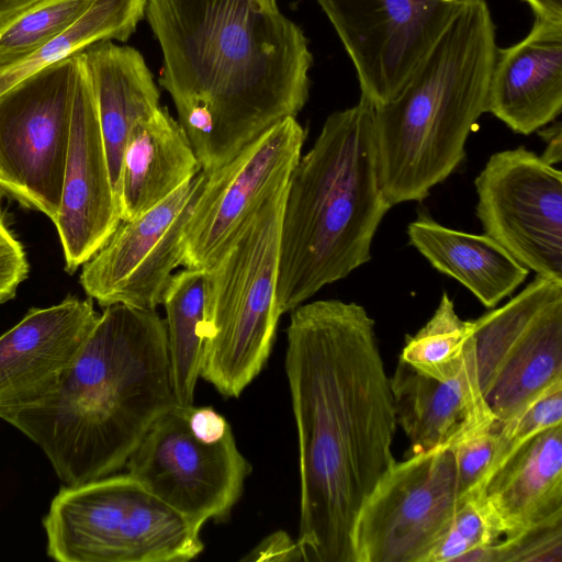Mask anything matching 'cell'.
Here are the masks:
<instances>
[{
  "mask_svg": "<svg viewBox=\"0 0 562 562\" xmlns=\"http://www.w3.org/2000/svg\"><path fill=\"white\" fill-rule=\"evenodd\" d=\"M471 329L472 322L460 318L452 300L443 293L425 326L406 337L398 359L424 374L452 378L465 362Z\"/></svg>",
  "mask_w": 562,
  "mask_h": 562,
  "instance_id": "cell-26",
  "label": "cell"
},
{
  "mask_svg": "<svg viewBox=\"0 0 562 562\" xmlns=\"http://www.w3.org/2000/svg\"><path fill=\"white\" fill-rule=\"evenodd\" d=\"M89 71V70H88ZM121 217L90 74L78 91L61 203L55 225L74 273L109 240Z\"/></svg>",
  "mask_w": 562,
  "mask_h": 562,
  "instance_id": "cell-16",
  "label": "cell"
},
{
  "mask_svg": "<svg viewBox=\"0 0 562 562\" xmlns=\"http://www.w3.org/2000/svg\"><path fill=\"white\" fill-rule=\"evenodd\" d=\"M243 561H304L301 548L286 532L277 531L266 537Z\"/></svg>",
  "mask_w": 562,
  "mask_h": 562,
  "instance_id": "cell-33",
  "label": "cell"
},
{
  "mask_svg": "<svg viewBox=\"0 0 562 562\" xmlns=\"http://www.w3.org/2000/svg\"><path fill=\"white\" fill-rule=\"evenodd\" d=\"M533 10L536 18L562 23V0H525Z\"/></svg>",
  "mask_w": 562,
  "mask_h": 562,
  "instance_id": "cell-35",
  "label": "cell"
},
{
  "mask_svg": "<svg viewBox=\"0 0 562 562\" xmlns=\"http://www.w3.org/2000/svg\"><path fill=\"white\" fill-rule=\"evenodd\" d=\"M176 405L165 319L156 310L113 304L57 383L0 418L42 449L60 481L77 485L125 467Z\"/></svg>",
  "mask_w": 562,
  "mask_h": 562,
  "instance_id": "cell-3",
  "label": "cell"
},
{
  "mask_svg": "<svg viewBox=\"0 0 562 562\" xmlns=\"http://www.w3.org/2000/svg\"><path fill=\"white\" fill-rule=\"evenodd\" d=\"M93 0H46L0 30V72L71 26Z\"/></svg>",
  "mask_w": 562,
  "mask_h": 562,
  "instance_id": "cell-27",
  "label": "cell"
},
{
  "mask_svg": "<svg viewBox=\"0 0 562 562\" xmlns=\"http://www.w3.org/2000/svg\"><path fill=\"white\" fill-rule=\"evenodd\" d=\"M465 498L452 448L396 460L357 514L353 562H427Z\"/></svg>",
  "mask_w": 562,
  "mask_h": 562,
  "instance_id": "cell-10",
  "label": "cell"
},
{
  "mask_svg": "<svg viewBox=\"0 0 562 562\" xmlns=\"http://www.w3.org/2000/svg\"><path fill=\"white\" fill-rule=\"evenodd\" d=\"M390 380L397 425L409 441L407 457L452 448L495 423L480 390L472 337L457 375L437 379L398 359Z\"/></svg>",
  "mask_w": 562,
  "mask_h": 562,
  "instance_id": "cell-18",
  "label": "cell"
},
{
  "mask_svg": "<svg viewBox=\"0 0 562 562\" xmlns=\"http://www.w3.org/2000/svg\"><path fill=\"white\" fill-rule=\"evenodd\" d=\"M91 77L111 181L117 194L127 135L139 120L160 105V92L142 54L111 40L82 50ZM117 199V198H116Z\"/></svg>",
  "mask_w": 562,
  "mask_h": 562,
  "instance_id": "cell-22",
  "label": "cell"
},
{
  "mask_svg": "<svg viewBox=\"0 0 562 562\" xmlns=\"http://www.w3.org/2000/svg\"><path fill=\"white\" fill-rule=\"evenodd\" d=\"M305 136L296 119L288 117L207 173L184 227L183 267L207 270L218 260L265 199L289 181Z\"/></svg>",
  "mask_w": 562,
  "mask_h": 562,
  "instance_id": "cell-14",
  "label": "cell"
},
{
  "mask_svg": "<svg viewBox=\"0 0 562 562\" xmlns=\"http://www.w3.org/2000/svg\"><path fill=\"white\" fill-rule=\"evenodd\" d=\"M560 425H562V383H557L529 402L512 418L497 424V450L492 472L519 445L548 428Z\"/></svg>",
  "mask_w": 562,
  "mask_h": 562,
  "instance_id": "cell-30",
  "label": "cell"
},
{
  "mask_svg": "<svg viewBox=\"0 0 562 562\" xmlns=\"http://www.w3.org/2000/svg\"><path fill=\"white\" fill-rule=\"evenodd\" d=\"M285 373L300 468L305 562H353L357 514L394 464L397 420L373 318L340 300L290 312Z\"/></svg>",
  "mask_w": 562,
  "mask_h": 562,
  "instance_id": "cell-1",
  "label": "cell"
},
{
  "mask_svg": "<svg viewBox=\"0 0 562 562\" xmlns=\"http://www.w3.org/2000/svg\"><path fill=\"white\" fill-rule=\"evenodd\" d=\"M562 110V23L536 18L528 35L497 49L485 112L528 135Z\"/></svg>",
  "mask_w": 562,
  "mask_h": 562,
  "instance_id": "cell-19",
  "label": "cell"
},
{
  "mask_svg": "<svg viewBox=\"0 0 562 562\" xmlns=\"http://www.w3.org/2000/svg\"><path fill=\"white\" fill-rule=\"evenodd\" d=\"M497 423L483 427L452 447L463 497L477 495L492 472L497 450Z\"/></svg>",
  "mask_w": 562,
  "mask_h": 562,
  "instance_id": "cell-31",
  "label": "cell"
},
{
  "mask_svg": "<svg viewBox=\"0 0 562 562\" xmlns=\"http://www.w3.org/2000/svg\"><path fill=\"white\" fill-rule=\"evenodd\" d=\"M147 0H93L66 31L0 72V95L31 75L104 40L126 42L145 16Z\"/></svg>",
  "mask_w": 562,
  "mask_h": 562,
  "instance_id": "cell-25",
  "label": "cell"
},
{
  "mask_svg": "<svg viewBox=\"0 0 562 562\" xmlns=\"http://www.w3.org/2000/svg\"><path fill=\"white\" fill-rule=\"evenodd\" d=\"M43 526L58 562H186L204 548L202 526L128 473L63 486Z\"/></svg>",
  "mask_w": 562,
  "mask_h": 562,
  "instance_id": "cell-7",
  "label": "cell"
},
{
  "mask_svg": "<svg viewBox=\"0 0 562 562\" xmlns=\"http://www.w3.org/2000/svg\"><path fill=\"white\" fill-rule=\"evenodd\" d=\"M268 4H270L272 8H278L277 0H266Z\"/></svg>",
  "mask_w": 562,
  "mask_h": 562,
  "instance_id": "cell-37",
  "label": "cell"
},
{
  "mask_svg": "<svg viewBox=\"0 0 562 562\" xmlns=\"http://www.w3.org/2000/svg\"><path fill=\"white\" fill-rule=\"evenodd\" d=\"M499 527L479 495L467 497L427 562H462L471 552L496 543Z\"/></svg>",
  "mask_w": 562,
  "mask_h": 562,
  "instance_id": "cell-28",
  "label": "cell"
},
{
  "mask_svg": "<svg viewBox=\"0 0 562 562\" xmlns=\"http://www.w3.org/2000/svg\"><path fill=\"white\" fill-rule=\"evenodd\" d=\"M409 244L439 272L459 281L486 307H495L529 274L486 234L456 231L425 213L407 226Z\"/></svg>",
  "mask_w": 562,
  "mask_h": 562,
  "instance_id": "cell-23",
  "label": "cell"
},
{
  "mask_svg": "<svg viewBox=\"0 0 562 562\" xmlns=\"http://www.w3.org/2000/svg\"><path fill=\"white\" fill-rule=\"evenodd\" d=\"M205 301L206 271L188 268L171 276L161 301L175 394L182 407L193 405L200 378Z\"/></svg>",
  "mask_w": 562,
  "mask_h": 562,
  "instance_id": "cell-24",
  "label": "cell"
},
{
  "mask_svg": "<svg viewBox=\"0 0 562 562\" xmlns=\"http://www.w3.org/2000/svg\"><path fill=\"white\" fill-rule=\"evenodd\" d=\"M496 52L486 2L464 1L396 94L374 108L379 180L392 206L425 200L459 167L485 113Z\"/></svg>",
  "mask_w": 562,
  "mask_h": 562,
  "instance_id": "cell-5",
  "label": "cell"
},
{
  "mask_svg": "<svg viewBox=\"0 0 562 562\" xmlns=\"http://www.w3.org/2000/svg\"><path fill=\"white\" fill-rule=\"evenodd\" d=\"M189 407L176 405L162 414L125 467L158 499L203 527L207 520L228 519L251 465L233 431L217 440L196 436L188 423Z\"/></svg>",
  "mask_w": 562,
  "mask_h": 562,
  "instance_id": "cell-11",
  "label": "cell"
},
{
  "mask_svg": "<svg viewBox=\"0 0 562 562\" xmlns=\"http://www.w3.org/2000/svg\"><path fill=\"white\" fill-rule=\"evenodd\" d=\"M374 108L392 99L447 27L462 0H316Z\"/></svg>",
  "mask_w": 562,
  "mask_h": 562,
  "instance_id": "cell-13",
  "label": "cell"
},
{
  "mask_svg": "<svg viewBox=\"0 0 562 562\" xmlns=\"http://www.w3.org/2000/svg\"><path fill=\"white\" fill-rule=\"evenodd\" d=\"M391 207L378 173L374 106L360 97L326 119L289 178L280 231V314L370 261L373 237Z\"/></svg>",
  "mask_w": 562,
  "mask_h": 562,
  "instance_id": "cell-4",
  "label": "cell"
},
{
  "mask_svg": "<svg viewBox=\"0 0 562 562\" xmlns=\"http://www.w3.org/2000/svg\"><path fill=\"white\" fill-rule=\"evenodd\" d=\"M468 562H562V516L472 552Z\"/></svg>",
  "mask_w": 562,
  "mask_h": 562,
  "instance_id": "cell-29",
  "label": "cell"
},
{
  "mask_svg": "<svg viewBox=\"0 0 562 562\" xmlns=\"http://www.w3.org/2000/svg\"><path fill=\"white\" fill-rule=\"evenodd\" d=\"M201 170L172 194L130 221L82 265L80 284L99 305L156 310L172 271L182 265L183 232L203 190Z\"/></svg>",
  "mask_w": 562,
  "mask_h": 562,
  "instance_id": "cell-15",
  "label": "cell"
},
{
  "mask_svg": "<svg viewBox=\"0 0 562 562\" xmlns=\"http://www.w3.org/2000/svg\"><path fill=\"white\" fill-rule=\"evenodd\" d=\"M477 495L495 518L502 538L562 516V425L515 448Z\"/></svg>",
  "mask_w": 562,
  "mask_h": 562,
  "instance_id": "cell-20",
  "label": "cell"
},
{
  "mask_svg": "<svg viewBox=\"0 0 562 562\" xmlns=\"http://www.w3.org/2000/svg\"><path fill=\"white\" fill-rule=\"evenodd\" d=\"M159 85L204 172L296 117L313 57L303 31L266 0H147Z\"/></svg>",
  "mask_w": 562,
  "mask_h": 562,
  "instance_id": "cell-2",
  "label": "cell"
},
{
  "mask_svg": "<svg viewBox=\"0 0 562 562\" xmlns=\"http://www.w3.org/2000/svg\"><path fill=\"white\" fill-rule=\"evenodd\" d=\"M46 0H0V30Z\"/></svg>",
  "mask_w": 562,
  "mask_h": 562,
  "instance_id": "cell-34",
  "label": "cell"
},
{
  "mask_svg": "<svg viewBox=\"0 0 562 562\" xmlns=\"http://www.w3.org/2000/svg\"><path fill=\"white\" fill-rule=\"evenodd\" d=\"M27 274L29 262L24 248L7 227L0 210V304L15 296L18 286Z\"/></svg>",
  "mask_w": 562,
  "mask_h": 562,
  "instance_id": "cell-32",
  "label": "cell"
},
{
  "mask_svg": "<svg viewBox=\"0 0 562 562\" xmlns=\"http://www.w3.org/2000/svg\"><path fill=\"white\" fill-rule=\"evenodd\" d=\"M462 1H470V0H462Z\"/></svg>",
  "mask_w": 562,
  "mask_h": 562,
  "instance_id": "cell-38",
  "label": "cell"
},
{
  "mask_svg": "<svg viewBox=\"0 0 562 562\" xmlns=\"http://www.w3.org/2000/svg\"><path fill=\"white\" fill-rule=\"evenodd\" d=\"M485 234L539 277L562 281V173L525 147L495 153L476 177Z\"/></svg>",
  "mask_w": 562,
  "mask_h": 562,
  "instance_id": "cell-12",
  "label": "cell"
},
{
  "mask_svg": "<svg viewBox=\"0 0 562 562\" xmlns=\"http://www.w3.org/2000/svg\"><path fill=\"white\" fill-rule=\"evenodd\" d=\"M471 322L480 390L497 424L562 383V281L537 276Z\"/></svg>",
  "mask_w": 562,
  "mask_h": 562,
  "instance_id": "cell-9",
  "label": "cell"
},
{
  "mask_svg": "<svg viewBox=\"0 0 562 562\" xmlns=\"http://www.w3.org/2000/svg\"><path fill=\"white\" fill-rule=\"evenodd\" d=\"M99 315L92 299L68 296L33 307L0 335V411L29 404L48 392L72 362Z\"/></svg>",
  "mask_w": 562,
  "mask_h": 562,
  "instance_id": "cell-17",
  "label": "cell"
},
{
  "mask_svg": "<svg viewBox=\"0 0 562 562\" xmlns=\"http://www.w3.org/2000/svg\"><path fill=\"white\" fill-rule=\"evenodd\" d=\"M288 182L269 194L206 271L200 378L238 397L263 369L281 316L277 282Z\"/></svg>",
  "mask_w": 562,
  "mask_h": 562,
  "instance_id": "cell-6",
  "label": "cell"
},
{
  "mask_svg": "<svg viewBox=\"0 0 562 562\" xmlns=\"http://www.w3.org/2000/svg\"><path fill=\"white\" fill-rule=\"evenodd\" d=\"M201 170L179 122L159 106L127 135L116 194L121 221L154 207Z\"/></svg>",
  "mask_w": 562,
  "mask_h": 562,
  "instance_id": "cell-21",
  "label": "cell"
},
{
  "mask_svg": "<svg viewBox=\"0 0 562 562\" xmlns=\"http://www.w3.org/2000/svg\"><path fill=\"white\" fill-rule=\"evenodd\" d=\"M81 50L0 95V193L57 220L78 91Z\"/></svg>",
  "mask_w": 562,
  "mask_h": 562,
  "instance_id": "cell-8",
  "label": "cell"
},
{
  "mask_svg": "<svg viewBox=\"0 0 562 562\" xmlns=\"http://www.w3.org/2000/svg\"><path fill=\"white\" fill-rule=\"evenodd\" d=\"M544 135L549 136L546 137L548 140V147L544 155L541 156L544 160H547L549 164H555L561 160V127L558 123L557 126H553L544 132Z\"/></svg>",
  "mask_w": 562,
  "mask_h": 562,
  "instance_id": "cell-36",
  "label": "cell"
}]
</instances>
